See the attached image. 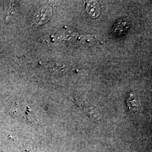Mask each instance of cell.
<instances>
[{
  "instance_id": "cell-1",
  "label": "cell",
  "mask_w": 152,
  "mask_h": 152,
  "mask_svg": "<svg viewBox=\"0 0 152 152\" xmlns=\"http://www.w3.org/2000/svg\"><path fill=\"white\" fill-rule=\"evenodd\" d=\"M126 103L127 108L132 113H137L140 111L141 104L139 99L134 92H131L129 95L128 98H127Z\"/></svg>"
},
{
  "instance_id": "cell-2",
  "label": "cell",
  "mask_w": 152,
  "mask_h": 152,
  "mask_svg": "<svg viewBox=\"0 0 152 152\" xmlns=\"http://www.w3.org/2000/svg\"><path fill=\"white\" fill-rule=\"evenodd\" d=\"M129 26L130 22L127 19H120L114 24L112 28V33L115 36H122L127 31Z\"/></svg>"
},
{
  "instance_id": "cell-3",
  "label": "cell",
  "mask_w": 152,
  "mask_h": 152,
  "mask_svg": "<svg viewBox=\"0 0 152 152\" xmlns=\"http://www.w3.org/2000/svg\"><path fill=\"white\" fill-rule=\"evenodd\" d=\"M86 10L92 18H96L100 14V7L97 2H91L87 4Z\"/></svg>"
}]
</instances>
